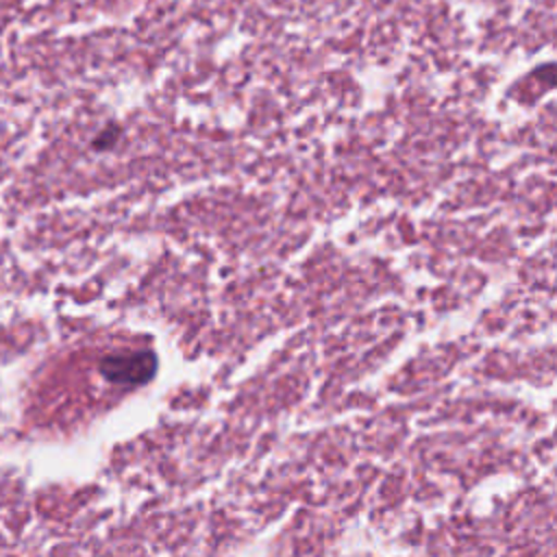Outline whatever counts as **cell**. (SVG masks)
<instances>
[{
    "instance_id": "cell-1",
    "label": "cell",
    "mask_w": 557,
    "mask_h": 557,
    "mask_svg": "<svg viewBox=\"0 0 557 557\" xmlns=\"http://www.w3.org/2000/svg\"><path fill=\"white\" fill-rule=\"evenodd\" d=\"M157 357L150 350L113 352L100 361V374L113 385H144L157 372Z\"/></svg>"
},
{
    "instance_id": "cell-2",
    "label": "cell",
    "mask_w": 557,
    "mask_h": 557,
    "mask_svg": "<svg viewBox=\"0 0 557 557\" xmlns=\"http://www.w3.org/2000/svg\"><path fill=\"white\" fill-rule=\"evenodd\" d=\"M115 137H117V128H111V133L98 137L100 141H96V146H98V148H107V146H111V144L115 141Z\"/></svg>"
}]
</instances>
